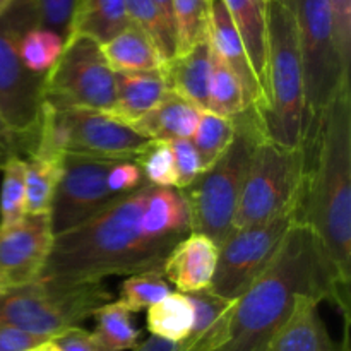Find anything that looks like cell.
I'll list each match as a JSON object with an SVG mask.
<instances>
[{
  "label": "cell",
  "mask_w": 351,
  "mask_h": 351,
  "mask_svg": "<svg viewBox=\"0 0 351 351\" xmlns=\"http://www.w3.org/2000/svg\"><path fill=\"white\" fill-rule=\"evenodd\" d=\"M191 233L180 191L144 184L88 221L55 235L41 280L103 283L108 276L163 273L165 261Z\"/></svg>",
  "instance_id": "cell-1"
},
{
  "label": "cell",
  "mask_w": 351,
  "mask_h": 351,
  "mask_svg": "<svg viewBox=\"0 0 351 351\" xmlns=\"http://www.w3.org/2000/svg\"><path fill=\"white\" fill-rule=\"evenodd\" d=\"M300 297L331 302L350 324V298L343 297L302 218L256 283L237 300L230 335L218 351H267Z\"/></svg>",
  "instance_id": "cell-2"
},
{
  "label": "cell",
  "mask_w": 351,
  "mask_h": 351,
  "mask_svg": "<svg viewBox=\"0 0 351 351\" xmlns=\"http://www.w3.org/2000/svg\"><path fill=\"white\" fill-rule=\"evenodd\" d=\"M311 147L302 221L308 226L343 297L351 281V81L322 112Z\"/></svg>",
  "instance_id": "cell-3"
},
{
  "label": "cell",
  "mask_w": 351,
  "mask_h": 351,
  "mask_svg": "<svg viewBox=\"0 0 351 351\" xmlns=\"http://www.w3.org/2000/svg\"><path fill=\"white\" fill-rule=\"evenodd\" d=\"M267 108L261 115L266 139L288 147L305 146L304 62L297 24L281 0H266Z\"/></svg>",
  "instance_id": "cell-4"
},
{
  "label": "cell",
  "mask_w": 351,
  "mask_h": 351,
  "mask_svg": "<svg viewBox=\"0 0 351 351\" xmlns=\"http://www.w3.org/2000/svg\"><path fill=\"white\" fill-rule=\"evenodd\" d=\"M233 122L235 136L225 153L180 191L187 204L191 233L209 237L218 247L235 232L233 218L247 170L256 146L266 139L254 108H247Z\"/></svg>",
  "instance_id": "cell-5"
},
{
  "label": "cell",
  "mask_w": 351,
  "mask_h": 351,
  "mask_svg": "<svg viewBox=\"0 0 351 351\" xmlns=\"http://www.w3.org/2000/svg\"><path fill=\"white\" fill-rule=\"evenodd\" d=\"M112 300L103 283H62L38 278L0 295V326L51 339L79 328Z\"/></svg>",
  "instance_id": "cell-6"
},
{
  "label": "cell",
  "mask_w": 351,
  "mask_h": 351,
  "mask_svg": "<svg viewBox=\"0 0 351 351\" xmlns=\"http://www.w3.org/2000/svg\"><path fill=\"white\" fill-rule=\"evenodd\" d=\"M147 141L103 112L43 105L36 132L24 154L55 161H62L65 154L134 161Z\"/></svg>",
  "instance_id": "cell-7"
},
{
  "label": "cell",
  "mask_w": 351,
  "mask_h": 351,
  "mask_svg": "<svg viewBox=\"0 0 351 351\" xmlns=\"http://www.w3.org/2000/svg\"><path fill=\"white\" fill-rule=\"evenodd\" d=\"M311 167V147L263 139L256 146L237 206L233 230L269 221L300 209Z\"/></svg>",
  "instance_id": "cell-8"
},
{
  "label": "cell",
  "mask_w": 351,
  "mask_h": 351,
  "mask_svg": "<svg viewBox=\"0 0 351 351\" xmlns=\"http://www.w3.org/2000/svg\"><path fill=\"white\" fill-rule=\"evenodd\" d=\"M36 26L33 0H14L0 14V113L12 132L19 156L26 153L43 110V75L27 71L19 57L21 38Z\"/></svg>",
  "instance_id": "cell-9"
},
{
  "label": "cell",
  "mask_w": 351,
  "mask_h": 351,
  "mask_svg": "<svg viewBox=\"0 0 351 351\" xmlns=\"http://www.w3.org/2000/svg\"><path fill=\"white\" fill-rule=\"evenodd\" d=\"M297 24L304 62L307 141L314 137L322 112L351 72L341 64L328 0H281ZM305 141V144H307Z\"/></svg>",
  "instance_id": "cell-10"
},
{
  "label": "cell",
  "mask_w": 351,
  "mask_h": 351,
  "mask_svg": "<svg viewBox=\"0 0 351 351\" xmlns=\"http://www.w3.org/2000/svg\"><path fill=\"white\" fill-rule=\"evenodd\" d=\"M43 105L55 110L108 113L115 103V72L96 41L72 36L53 67L43 75Z\"/></svg>",
  "instance_id": "cell-11"
},
{
  "label": "cell",
  "mask_w": 351,
  "mask_h": 351,
  "mask_svg": "<svg viewBox=\"0 0 351 351\" xmlns=\"http://www.w3.org/2000/svg\"><path fill=\"white\" fill-rule=\"evenodd\" d=\"M300 218L302 208L235 230L218 247V264L209 290L228 300L242 297L269 267L290 228Z\"/></svg>",
  "instance_id": "cell-12"
},
{
  "label": "cell",
  "mask_w": 351,
  "mask_h": 351,
  "mask_svg": "<svg viewBox=\"0 0 351 351\" xmlns=\"http://www.w3.org/2000/svg\"><path fill=\"white\" fill-rule=\"evenodd\" d=\"M120 160L65 154L62 158V177L50 209L53 235L69 232L120 195L108 189L110 168Z\"/></svg>",
  "instance_id": "cell-13"
},
{
  "label": "cell",
  "mask_w": 351,
  "mask_h": 351,
  "mask_svg": "<svg viewBox=\"0 0 351 351\" xmlns=\"http://www.w3.org/2000/svg\"><path fill=\"white\" fill-rule=\"evenodd\" d=\"M50 213L26 215L16 225L0 228V278L9 288L33 283L53 245Z\"/></svg>",
  "instance_id": "cell-14"
},
{
  "label": "cell",
  "mask_w": 351,
  "mask_h": 351,
  "mask_svg": "<svg viewBox=\"0 0 351 351\" xmlns=\"http://www.w3.org/2000/svg\"><path fill=\"white\" fill-rule=\"evenodd\" d=\"M208 40L213 53L239 79L249 106L256 110L257 117H259L264 110L263 93H261L256 74H254L252 65L247 57L245 47L240 40L239 31H237L223 0H209Z\"/></svg>",
  "instance_id": "cell-15"
},
{
  "label": "cell",
  "mask_w": 351,
  "mask_h": 351,
  "mask_svg": "<svg viewBox=\"0 0 351 351\" xmlns=\"http://www.w3.org/2000/svg\"><path fill=\"white\" fill-rule=\"evenodd\" d=\"M218 245L209 237L189 233L168 254L163 276L180 293L208 290L216 273Z\"/></svg>",
  "instance_id": "cell-16"
},
{
  "label": "cell",
  "mask_w": 351,
  "mask_h": 351,
  "mask_svg": "<svg viewBox=\"0 0 351 351\" xmlns=\"http://www.w3.org/2000/svg\"><path fill=\"white\" fill-rule=\"evenodd\" d=\"M319 305L321 302L317 298H298L293 312L267 351H350V324H345V339L341 345L335 343L319 314Z\"/></svg>",
  "instance_id": "cell-17"
},
{
  "label": "cell",
  "mask_w": 351,
  "mask_h": 351,
  "mask_svg": "<svg viewBox=\"0 0 351 351\" xmlns=\"http://www.w3.org/2000/svg\"><path fill=\"white\" fill-rule=\"evenodd\" d=\"M194 307V324L184 341L175 345V351H218L230 335L237 300H228L211 290L187 293Z\"/></svg>",
  "instance_id": "cell-18"
},
{
  "label": "cell",
  "mask_w": 351,
  "mask_h": 351,
  "mask_svg": "<svg viewBox=\"0 0 351 351\" xmlns=\"http://www.w3.org/2000/svg\"><path fill=\"white\" fill-rule=\"evenodd\" d=\"M211 69L213 50L209 40H206L185 53L175 55L165 62L163 74L168 91L189 101L201 112H208Z\"/></svg>",
  "instance_id": "cell-19"
},
{
  "label": "cell",
  "mask_w": 351,
  "mask_h": 351,
  "mask_svg": "<svg viewBox=\"0 0 351 351\" xmlns=\"http://www.w3.org/2000/svg\"><path fill=\"white\" fill-rule=\"evenodd\" d=\"M168 95L163 67L149 72H115V103L106 115L130 125Z\"/></svg>",
  "instance_id": "cell-20"
},
{
  "label": "cell",
  "mask_w": 351,
  "mask_h": 351,
  "mask_svg": "<svg viewBox=\"0 0 351 351\" xmlns=\"http://www.w3.org/2000/svg\"><path fill=\"white\" fill-rule=\"evenodd\" d=\"M237 31L240 34L247 57L256 74L257 84L264 98L263 115L267 108V38H266V0H223ZM259 115V119H261Z\"/></svg>",
  "instance_id": "cell-21"
},
{
  "label": "cell",
  "mask_w": 351,
  "mask_h": 351,
  "mask_svg": "<svg viewBox=\"0 0 351 351\" xmlns=\"http://www.w3.org/2000/svg\"><path fill=\"white\" fill-rule=\"evenodd\" d=\"M201 113V110L194 105L170 93L163 101L158 103L129 127L149 141L168 143L175 139H192Z\"/></svg>",
  "instance_id": "cell-22"
},
{
  "label": "cell",
  "mask_w": 351,
  "mask_h": 351,
  "mask_svg": "<svg viewBox=\"0 0 351 351\" xmlns=\"http://www.w3.org/2000/svg\"><path fill=\"white\" fill-rule=\"evenodd\" d=\"M108 67L113 72H149L165 65V58L147 34L130 24L117 36L99 45Z\"/></svg>",
  "instance_id": "cell-23"
},
{
  "label": "cell",
  "mask_w": 351,
  "mask_h": 351,
  "mask_svg": "<svg viewBox=\"0 0 351 351\" xmlns=\"http://www.w3.org/2000/svg\"><path fill=\"white\" fill-rule=\"evenodd\" d=\"M125 0H77L71 36H84L98 45L130 26Z\"/></svg>",
  "instance_id": "cell-24"
},
{
  "label": "cell",
  "mask_w": 351,
  "mask_h": 351,
  "mask_svg": "<svg viewBox=\"0 0 351 351\" xmlns=\"http://www.w3.org/2000/svg\"><path fill=\"white\" fill-rule=\"evenodd\" d=\"M194 324V307L187 293L171 291L158 304L147 308L146 326L151 336L178 345L191 332Z\"/></svg>",
  "instance_id": "cell-25"
},
{
  "label": "cell",
  "mask_w": 351,
  "mask_h": 351,
  "mask_svg": "<svg viewBox=\"0 0 351 351\" xmlns=\"http://www.w3.org/2000/svg\"><path fill=\"white\" fill-rule=\"evenodd\" d=\"M132 312L120 300L101 305L93 314L95 331L91 332L103 351H132L139 345V329L130 321Z\"/></svg>",
  "instance_id": "cell-26"
},
{
  "label": "cell",
  "mask_w": 351,
  "mask_h": 351,
  "mask_svg": "<svg viewBox=\"0 0 351 351\" xmlns=\"http://www.w3.org/2000/svg\"><path fill=\"white\" fill-rule=\"evenodd\" d=\"M26 215H48L62 177V161L26 156Z\"/></svg>",
  "instance_id": "cell-27"
},
{
  "label": "cell",
  "mask_w": 351,
  "mask_h": 351,
  "mask_svg": "<svg viewBox=\"0 0 351 351\" xmlns=\"http://www.w3.org/2000/svg\"><path fill=\"white\" fill-rule=\"evenodd\" d=\"M250 108L242 84L232 71L213 53L211 79H209L208 112L225 119H235Z\"/></svg>",
  "instance_id": "cell-28"
},
{
  "label": "cell",
  "mask_w": 351,
  "mask_h": 351,
  "mask_svg": "<svg viewBox=\"0 0 351 351\" xmlns=\"http://www.w3.org/2000/svg\"><path fill=\"white\" fill-rule=\"evenodd\" d=\"M0 187V228L16 225L26 216V163L19 154H10L2 165Z\"/></svg>",
  "instance_id": "cell-29"
},
{
  "label": "cell",
  "mask_w": 351,
  "mask_h": 351,
  "mask_svg": "<svg viewBox=\"0 0 351 351\" xmlns=\"http://www.w3.org/2000/svg\"><path fill=\"white\" fill-rule=\"evenodd\" d=\"M127 16L134 26L149 36L154 47L165 60H170L177 53V40L173 27L168 24L161 10L153 0H125Z\"/></svg>",
  "instance_id": "cell-30"
},
{
  "label": "cell",
  "mask_w": 351,
  "mask_h": 351,
  "mask_svg": "<svg viewBox=\"0 0 351 351\" xmlns=\"http://www.w3.org/2000/svg\"><path fill=\"white\" fill-rule=\"evenodd\" d=\"M177 53L180 55L208 40L209 0H171Z\"/></svg>",
  "instance_id": "cell-31"
},
{
  "label": "cell",
  "mask_w": 351,
  "mask_h": 351,
  "mask_svg": "<svg viewBox=\"0 0 351 351\" xmlns=\"http://www.w3.org/2000/svg\"><path fill=\"white\" fill-rule=\"evenodd\" d=\"M233 136H235L233 119H225L211 112L201 113V119L191 141L201 158L202 170H208L225 153L226 147L233 141Z\"/></svg>",
  "instance_id": "cell-32"
},
{
  "label": "cell",
  "mask_w": 351,
  "mask_h": 351,
  "mask_svg": "<svg viewBox=\"0 0 351 351\" xmlns=\"http://www.w3.org/2000/svg\"><path fill=\"white\" fill-rule=\"evenodd\" d=\"M64 47V38L53 31L36 26L26 31L21 38L19 57L27 71L36 75H45L58 60Z\"/></svg>",
  "instance_id": "cell-33"
},
{
  "label": "cell",
  "mask_w": 351,
  "mask_h": 351,
  "mask_svg": "<svg viewBox=\"0 0 351 351\" xmlns=\"http://www.w3.org/2000/svg\"><path fill=\"white\" fill-rule=\"evenodd\" d=\"M170 293V283L165 280L163 273H143L127 276L120 288L119 300L130 312L137 314V312L147 311L151 305L158 304Z\"/></svg>",
  "instance_id": "cell-34"
},
{
  "label": "cell",
  "mask_w": 351,
  "mask_h": 351,
  "mask_svg": "<svg viewBox=\"0 0 351 351\" xmlns=\"http://www.w3.org/2000/svg\"><path fill=\"white\" fill-rule=\"evenodd\" d=\"M134 163L141 168L147 184L156 185V187L177 189L173 156H171L170 146L165 141H147Z\"/></svg>",
  "instance_id": "cell-35"
},
{
  "label": "cell",
  "mask_w": 351,
  "mask_h": 351,
  "mask_svg": "<svg viewBox=\"0 0 351 351\" xmlns=\"http://www.w3.org/2000/svg\"><path fill=\"white\" fill-rule=\"evenodd\" d=\"M33 5L38 16V26L53 31L67 41L77 0H33Z\"/></svg>",
  "instance_id": "cell-36"
},
{
  "label": "cell",
  "mask_w": 351,
  "mask_h": 351,
  "mask_svg": "<svg viewBox=\"0 0 351 351\" xmlns=\"http://www.w3.org/2000/svg\"><path fill=\"white\" fill-rule=\"evenodd\" d=\"M175 171H177V191H184L202 173V163L191 139L168 141Z\"/></svg>",
  "instance_id": "cell-37"
},
{
  "label": "cell",
  "mask_w": 351,
  "mask_h": 351,
  "mask_svg": "<svg viewBox=\"0 0 351 351\" xmlns=\"http://www.w3.org/2000/svg\"><path fill=\"white\" fill-rule=\"evenodd\" d=\"M335 24L339 58L346 72H351V0H328Z\"/></svg>",
  "instance_id": "cell-38"
},
{
  "label": "cell",
  "mask_w": 351,
  "mask_h": 351,
  "mask_svg": "<svg viewBox=\"0 0 351 351\" xmlns=\"http://www.w3.org/2000/svg\"><path fill=\"white\" fill-rule=\"evenodd\" d=\"M106 184H108V189L113 194L123 195L139 189L141 185L146 184V180H144L141 168L134 161L120 160L115 161V165L110 168Z\"/></svg>",
  "instance_id": "cell-39"
},
{
  "label": "cell",
  "mask_w": 351,
  "mask_h": 351,
  "mask_svg": "<svg viewBox=\"0 0 351 351\" xmlns=\"http://www.w3.org/2000/svg\"><path fill=\"white\" fill-rule=\"evenodd\" d=\"M58 351H103L93 335L86 329L72 328L51 338Z\"/></svg>",
  "instance_id": "cell-40"
},
{
  "label": "cell",
  "mask_w": 351,
  "mask_h": 351,
  "mask_svg": "<svg viewBox=\"0 0 351 351\" xmlns=\"http://www.w3.org/2000/svg\"><path fill=\"white\" fill-rule=\"evenodd\" d=\"M47 339L19 329L0 326V351H29Z\"/></svg>",
  "instance_id": "cell-41"
},
{
  "label": "cell",
  "mask_w": 351,
  "mask_h": 351,
  "mask_svg": "<svg viewBox=\"0 0 351 351\" xmlns=\"http://www.w3.org/2000/svg\"><path fill=\"white\" fill-rule=\"evenodd\" d=\"M0 153L7 154V156H10V154H17L16 141H14L12 132H10L9 127H7L2 113H0Z\"/></svg>",
  "instance_id": "cell-42"
},
{
  "label": "cell",
  "mask_w": 351,
  "mask_h": 351,
  "mask_svg": "<svg viewBox=\"0 0 351 351\" xmlns=\"http://www.w3.org/2000/svg\"><path fill=\"white\" fill-rule=\"evenodd\" d=\"M132 351H175V345L156 338V336H149L146 341L139 343Z\"/></svg>",
  "instance_id": "cell-43"
},
{
  "label": "cell",
  "mask_w": 351,
  "mask_h": 351,
  "mask_svg": "<svg viewBox=\"0 0 351 351\" xmlns=\"http://www.w3.org/2000/svg\"><path fill=\"white\" fill-rule=\"evenodd\" d=\"M153 2L156 3V7L161 10V14L165 16V19L168 21V24H170V26L173 27V31H175V26H173V3H171V0H153Z\"/></svg>",
  "instance_id": "cell-44"
},
{
  "label": "cell",
  "mask_w": 351,
  "mask_h": 351,
  "mask_svg": "<svg viewBox=\"0 0 351 351\" xmlns=\"http://www.w3.org/2000/svg\"><path fill=\"white\" fill-rule=\"evenodd\" d=\"M29 351H58L57 346H55V343L51 341V339H47V341L40 343L38 346H34V348H31Z\"/></svg>",
  "instance_id": "cell-45"
},
{
  "label": "cell",
  "mask_w": 351,
  "mask_h": 351,
  "mask_svg": "<svg viewBox=\"0 0 351 351\" xmlns=\"http://www.w3.org/2000/svg\"><path fill=\"white\" fill-rule=\"evenodd\" d=\"M12 2L14 0H0V14L5 12V10L12 5Z\"/></svg>",
  "instance_id": "cell-46"
},
{
  "label": "cell",
  "mask_w": 351,
  "mask_h": 351,
  "mask_svg": "<svg viewBox=\"0 0 351 351\" xmlns=\"http://www.w3.org/2000/svg\"><path fill=\"white\" fill-rule=\"evenodd\" d=\"M7 290H10V288L7 287V285L3 283V280H2V278H0V295H2V293H5Z\"/></svg>",
  "instance_id": "cell-47"
},
{
  "label": "cell",
  "mask_w": 351,
  "mask_h": 351,
  "mask_svg": "<svg viewBox=\"0 0 351 351\" xmlns=\"http://www.w3.org/2000/svg\"><path fill=\"white\" fill-rule=\"evenodd\" d=\"M7 158H9V156H7V154L0 153V165H2V163H3V161H5V160H7Z\"/></svg>",
  "instance_id": "cell-48"
}]
</instances>
